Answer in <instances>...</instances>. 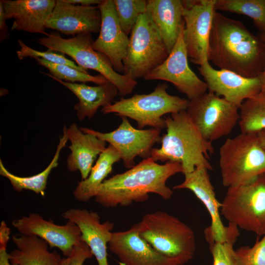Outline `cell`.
<instances>
[{"instance_id": "obj_1", "label": "cell", "mask_w": 265, "mask_h": 265, "mask_svg": "<svg viewBox=\"0 0 265 265\" xmlns=\"http://www.w3.org/2000/svg\"><path fill=\"white\" fill-rule=\"evenodd\" d=\"M208 60L220 69L245 78H258L265 69V44L242 22L215 11Z\"/></svg>"}, {"instance_id": "obj_2", "label": "cell", "mask_w": 265, "mask_h": 265, "mask_svg": "<svg viewBox=\"0 0 265 265\" xmlns=\"http://www.w3.org/2000/svg\"><path fill=\"white\" fill-rule=\"evenodd\" d=\"M182 172L179 162L168 161L159 164L149 157L126 172L106 179L100 186L95 201L102 207L109 208L145 201L151 193L169 200L173 192L166 186V182Z\"/></svg>"}, {"instance_id": "obj_3", "label": "cell", "mask_w": 265, "mask_h": 265, "mask_svg": "<svg viewBox=\"0 0 265 265\" xmlns=\"http://www.w3.org/2000/svg\"><path fill=\"white\" fill-rule=\"evenodd\" d=\"M164 120L166 132L161 137L160 147L153 148L150 157L156 161L180 163L184 175L199 167L212 170V142L203 137L186 111L171 113Z\"/></svg>"}, {"instance_id": "obj_4", "label": "cell", "mask_w": 265, "mask_h": 265, "mask_svg": "<svg viewBox=\"0 0 265 265\" xmlns=\"http://www.w3.org/2000/svg\"><path fill=\"white\" fill-rule=\"evenodd\" d=\"M138 225L139 236L162 255L184 265L196 250L193 230L177 217L159 211L145 214Z\"/></svg>"}, {"instance_id": "obj_5", "label": "cell", "mask_w": 265, "mask_h": 265, "mask_svg": "<svg viewBox=\"0 0 265 265\" xmlns=\"http://www.w3.org/2000/svg\"><path fill=\"white\" fill-rule=\"evenodd\" d=\"M222 183L229 187L248 184L265 174V151L256 133L228 138L219 150Z\"/></svg>"}, {"instance_id": "obj_6", "label": "cell", "mask_w": 265, "mask_h": 265, "mask_svg": "<svg viewBox=\"0 0 265 265\" xmlns=\"http://www.w3.org/2000/svg\"><path fill=\"white\" fill-rule=\"evenodd\" d=\"M37 41L49 50L70 56L85 70L99 72L117 87L122 97L131 94L137 84V81L129 76L116 72L104 54L94 50L91 34L81 33L66 39L54 31L47 36L39 38Z\"/></svg>"}, {"instance_id": "obj_7", "label": "cell", "mask_w": 265, "mask_h": 265, "mask_svg": "<svg viewBox=\"0 0 265 265\" xmlns=\"http://www.w3.org/2000/svg\"><path fill=\"white\" fill-rule=\"evenodd\" d=\"M166 83L159 84L154 91L147 94H135L132 97H121L110 105L103 107L104 114L115 113L122 117L135 121L137 128L145 127L164 129L165 124L162 116L186 110L189 100L169 94Z\"/></svg>"}, {"instance_id": "obj_8", "label": "cell", "mask_w": 265, "mask_h": 265, "mask_svg": "<svg viewBox=\"0 0 265 265\" xmlns=\"http://www.w3.org/2000/svg\"><path fill=\"white\" fill-rule=\"evenodd\" d=\"M221 214L238 228L265 235V174L242 185L231 186L221 203Z\"/></svg>"}, {"instance_id": "obj_9", "label": "cell", "mask_w": 265, "mask_h": 265, "mask_svg": "<svg viewBox=\"0 0 265 265\" xmlns=\"http://www.w3.org/2000/svg\"><path fill=\"white\" fill-rule=\"evenodd\" d=\"M169 53L163 41L147 12L138 18L129 37L124 71L136 80L144 78L151 71L161 64Z\"/></svg>"}, {"instance_id": "obj_10", "label": "cell", "mask_w": 265, "mask_h": 265, "mask_svg": "<svg viewBox=\"0 0 265 265\" xmlns=\"http://www.w3.org/2000/svg\"><path fill=\"white\" fill-rule=\"evenodd\" d=\"M186 111L203 137L212 142L230 134L240 118L238 106L210 92L189 100Z\"/></svg>"}, {"instance_id": "obj_11", "label": "cell", "mask_w": 265, "mask_h": 265, "mask_svg": "<svg viewBox=\"0 0 265 265\" xmlns=\"http://www.w3.org/2000/svg\"><path fill=\"white\" fill-rule=\"evenodd\" d=\"M122 121L115 130L102 132L87 128L80 127L84 133L93 134L109 145L118 152L124 166L131 168L134 166V159L138 156L144 159L151 157L153 147L160 141L161 129L150 128L139 129L133 127L127 117H121Z\"/></svg>"}, {"instance_id": "obj_12", "label": "cell", "mask_w": 265, "mask_h": 265, "mask_svg": "<svg viewBox=\"0 0 265 265\" xmlns=\"http://www.w3.org/2000/svg\"><path fill=\"white\" fill-rule=\"evenodd\" d=\"M183 1L184 42L190 61L200 66L209 62V43L216 0Z\"/></svg>"}, {"instance_id": "obj_13", "label": "cell", "mask_w": 265, "mask_h": 265, "mask_svg": "<svg viewBox=\"0 0 265 265\" xmlns=\"http://www.w3.org/2000/svg\"><path fill=\"white\" fill-rule=\"evenodd\" d=\"M183 26L178 39L166 59L148 73L145 80H162L171 83L190 100L207 92V84L190 69L184 40Z\"/></svg>"}, {"instance_id": "obj_14", "label": "cell", "mask_w": 265, "mask_h": 265, "mask_svg": "<svg viewBox=\"0 0 265 265\" xmlns=\"http://www.w3.org/2000/svg\"><path fill=\"white\" fill-rule=\"evenodd\" d=\"M12 225L20 234L36 236L46 241L51 247L59 249L65 257L69 256L74 247L81 240V233L79 227L68 220L63 225L47 220L38 213L14 219Z\"/></svg>"}, {"instance_id": "obj_15", "label": "cell", "mask_w": 265, "mask_h": 265, "mask_svg": "<svg viewBox=\"0 0 265 265\" xmlns=\"http://www.w3.org/2000/svg\"><path fill=\"white\" fill-rule=\"evenodd\" d=\"M173 189L190 190L205 206L211 218V225L204 230L208 243L223 242L231 239L229 226H225L221 221L219 213L221 203L216 198L209 170L204 167L196 168L193 172L185 175L184 181L173 186Z\"/></svg>"}, {"instance_id": "obj_16", "label": "cell", "mask_w": 265, "mask_h": 265, "mask_svg": "<svg viewBox=\"0 0 265 265\" xmlns=\"http://www.w3.org/2000/svg\"><path fill=\"white\" fill-rule=\"evenodd\" d=\"M198 68L207 84L208 92L221 96L239 108L245 101L261 92V84L259 77L248 78L231 71L216 70L209 62Z\"/></svg>"}, {"instance_id": "obj_17", "label": "cell", "mask_w": 265, "mask_h": 265, "mask_svg": "<svg viewBox=\"0 0 265 265\" xmlns=\"http://www.w3.org/2000/svg\"><path fill=\"white\" fill-rule=\"evenodd\" d=\"M98 6L101 13L102 23L92 47L109 59L116 72L123 74V61L129 37L120 25L113 0H103Z\"/></svg>"}, {"instance_id": "obj_18", "label": "cell", "mask_w": 265, "mask_h": 265, "mask_svg": "<svg viewBox=\"0 0 265 265\" xmlns=\"http://www.w3.org/2000/svg\"><path fill=\"white\" fill-rule=\"evenodd\" d=\"M108 248L124 265H180L143 239L139 235L138 223L127 230L112 232Z\"/></svg>"}, {"instance_id": "obj_19", "label": "cell", "mask_w": 265, "mask_h": 265, "mask_svg": "<svg viewBox=\"0 0 265 265\" xmlns=\"http://www.w3.org/2000/svg\"><path fill=\"white\" fill-rule=\"evenodd\" d=\"M101 23L102 15L98 5H76L57 0L46 23L45 28L75 36L99 32Z\"/></svg>"}, {"instance_id": "obj_20", "label": "cell", "mask_w": 265, "mask_h": 265, "mask_svg": "<svg viewBox=\"0 0 265 265\" xmlns=\"http://www.w3.org/2000/svg\"><path fill=\"white\" fill-rule=\"evenodd\" d=\"M61 216L75 223L81 233V238L89 247L98 265H108L107 246L111 238L114 224L101 222L97 212L84 209H70Z\"/></svg>"}, {"instance_id": "obj_21", "label": "cell", "mask_w": 265, "mask_h": 265, "mask_svg": "<svg viewBox=\"0 0 265 265\" xmlns=\"http://www.w3.org/2000/svg\"><path fill=\"white\" fill-rule=\"evenodd\" d=\"M6 20L14 19L11 30L49 35L46 23L55 6L54 0H1Z\"/></svg>"}, {"instance_id": "obj_22", "label": "cell", "mask_w": 265, "mask_h": 265, "mask_svg": "<svg viewBox=\"0 0 265 265\" xmlns=\"http://www.w3.org/2000/svg\"><path fill=\"white\" fill-rule=\"evenodd\" d=\"M67 134L71 145V153L67 159V166L70 172L79 171L81 180L89 176L98 156L103 152L106 142L96 136L83 132L75 123L67 128Z\"/></svg>"}, {"instance_id": "obj_23", "label": "cell", "mask_w": 265, "mask_h": 265, "mask_svg": "<svg viewBox=\"0 0 265 265\" xmlns=\"http://www.w3.org/2000/svg\"><path fill=\"white\" fill-rule=\"evenodd\" d=\"M184 10L183 0H147L146 12L159 31L169 53L185 25Z\"/></svg>"}, {"instance_id": "obj_24", "label": "cell", "mask_w": 265, "mask_h": 265, "mask_svg": "<svg viewBox=\"0 0 265 265\" xmlns=\"http://www.w3.org/2000/svg\"><path fill=\"white\" fill-rule=\"evenodd\" d=\"M43 73L67 87L77 97L79 102L74 108L79 121H82L86 118H92L99 107L110 105L119 93L117 87L108 80L94 86L85 83L66 82L56 79L50 74Z\"/></svg>"}, {"instance_id": "obj_25", "label": "cell", "mask_w": 265, "mask_h": 265, "mask_svg": "<svg viewBox=\"0 0 265 265\" xmlns=\"http://www.w3.org/2000/svg\"><path fill=\"white\" fill-rule=\"evenodd\" d=\"M17 249L9 254L11 263L17 265H60L62 260L55 251L48 250V243L36 236L17 234L12 236Z\"/></svg>"}, {"instance_id": "obj_26", "label": "cell", "mask_w": 265, "mask_h": 265, "mask_svg": "<svg viewBox=\"0 0 265 265\" xmlns=\"http://www.w3.org/2000/svg\"><path fill=\"white\" fill-rule=\"evenodd\" d=\"M120 159L117 151L109 145L98 157L88 177L79 182L73 192L75 198L87 202L95 197L101 184L112 172L113 165Z\"/></svg>"}, {"instance_id": "obj_27", "label": "cell", "mask_w": 265, "mask_h": 265, "mask_svg": "<svg viewBox=\"0 0 265 265\" xmlns=\"http://www.w3.org/2000/svg\"><path fill=\"white\" fill-rule=\"evenodd\" d=\"M68 140L67 127L64 125L63 134L60 137L53 158L48 166L38 174L29 177L16 176L6 168L0 159V175L6 178L10 182L13 188L17 192H20L24 189L29 190L44 196L48 177L52 170L57 167L60 154L62 149L66 146Z\"/></svg>"}, {"instance_id": "obj_28", "label": "cell", "mask_w": 265, "mask_h": 265, "mask_svg": "<svg viewBox=\"0 0 265 265\" xmlns=\"http://www.w3.org/2000/svg\"><path fill=\"white\" fill-rule=\"evenodd\" d=\"M241 133H256L265 130V93L260 92L245 101L239 108Z\"/></svg>"}, {"instance_id": "obj_29", "label": "cell", "mask_w": 265, "mask_h": 265, "mask_svg": "<svg viewBox=\"0 0 265 265\" xmlns=\"http://www.w3.org/2000/svg\"><path fill=\"white\" fill-rule=\"evenodd\" d=\"M215 9L247 16L260 33H265V0H216Z\"/></svg>"}, {"instance_id": "obj_30", "label": "cell", "mask_w": 265, "mask_h": 265, "mask_svg": "<svg viewBox=\"0 0 265 265\" xmlns=\"http://www.w3.org/2000/svg\"><path fill=\"white\" fill-rule=\"evenodd\" d=\"M35 59L39 65L47 68L51 75L66 82L72 83H75L77 81L82 83L91 82L99 85L108 80L101 74L92 76L88 72L82 71L67 65L52 63L38 57L35 58Z\"/></svg>"}, {"instance_id": "obj_31", "label": "cell", "mask_w": 265, "mask_h": 265, "mask_svg": "<svg viewBox=\"0 0 265 265\" xmlns=\"http://www.w3.org/2000/svg\"><path fill=\"white\" fill-rule=\"evenodd\" d=\"M120 25L130 35L139 17L146 12L147 0H113Z\"/></svg>"}, {"instance_id": "obj_32", "label": "cell", "mask_w": 265, "mask_h": 265, "mask_svg": "<svg viewBox=\"0 0 265 265\" xmlns=\"http://www.w3.org/2000/svg\"><path fill=\"white\" fill-rule=\"evenodd\" d=\"M20 50L17 51L18 58L22 60L26 57L41 58L49 62L60 64L67 65L83 72H87L83 68L76 65L72 60L66 58L64 54L48 50L46 52L35 50L26 45L22 40H18Z\"/></svg>"}, {"instance_id": "obj_33", "label": "cell", "mask_w": 265, "mask_h": 265, "mask_svg": "<svg viewBox=\"0 0 265 265\" xmlns=\"http://www.w3.org/2000/svg\"><path fill=\"white\" fill-rule=\"evenodd\" d=\"M235 251L237 265H265V235L252 246H241Z\"/></svg>"}, {"instance_id": "obj_34", "label": "cell", "mask_w": 265, "mask_h": 265, "mask_svg": "<svg viewBox=\"0 0 265 265\" xmlns=\"http://www.w3.org/2000/svg\"><path fill=\"white\" fill-rule=\"evenodd\" d=\"M235 240L223 242H209L213 258V265H237L236 251L233 245Z\"/></svg>"}, {"instance_id": "obj_35", "label": "cell", "mask_w": 265, "mask_h": 265, "mask_svg": "<svg viewBox=\"0 0 265 265\" xmlns=\"http://www.w3.org/2000/svg\"><path fill=\"white\" fill-rule=\"evenodd\" d=\"M93 255L87 243L82 238L74 247L71 254L62 259L60 265H83Z\"/></svg>"}, {"instance_id": "obj_36", "label": "cell", "mask_w": 265, "mask_h": 265, "mask_svg": "<svg viewBox=\"0 0 265 265\" xmlns=\"http://www.w3.org/2000/svg\"><path fill=\"white\" fill-rule=\"evenodd\" d=\"M1 0L0 1V40L2 41L8 37L7 26Z\"/></svg>"}, {"instance_id": "obj_37", "label": "cell", "mask_w": 265, "mask_h": 265, "mask_svg": "<svg viewBox=\"0 0 265 265\" xmlns=\"http://www.w3.org/2000/svg\"><path fill=\"white\" fill-rule=\"evenodd\" d=\"M7 244L0 243V265H17L10 261L9 254L6 250Z\"/></svg>"}, {"instance_id": "obj_38", "label": "cell", "mask_w": 265, "mask_h": 265, "mask_svg": "<svg viewBox=\"0 0 265 265\" xmlns=\"http://www.w3.org/2000/svg\"><path fill=\"white\" fill-rule=\"evenodd\" d=\"M65 2L73 4H78L83 6H91L94 4H100L102 0H64Z\"/></svg>"}, {"instance_id": "obj_39", "label": "cell", "mask_w": 265, "mask_h": 265, "mask_svg": "<svg viewBox=\"0 0 265 265\" xmlns=\"http://www.w3.org/2000/svg\"><path fill=\"white\" fill-rule=\"evenodd\" d=\"M260 143L265 151V130H262L257 133Z\"/></svg>"}, {"instance_id": "obj_40", "label": "cell", "mask_w": 265, "mask_h": 265, "mask_svg": "<svg viewBox=\"0 0 265 265\" xmlns=\"http://www.w3.org/2000/svg\"><path fill=\"white\" fill-rule=\"evenodd\" d=\"M261 84V92L265 93V69L259 77Z\"/></svg>"}, {"instance_id": "obj_41", "label": "cell", "mask_w": 265, "mask_h": 265, "mask_svg": "<svg viewBox=\"0 0 265 265\" xmlns=\"http://www.w3.org/2000/svg\"><path fill=\"white\" fill-rule=\"evenodd\" d=\"M257 36L265 44V33H261L259 32L257 34Z\"/></svg>"}]
</instances>
